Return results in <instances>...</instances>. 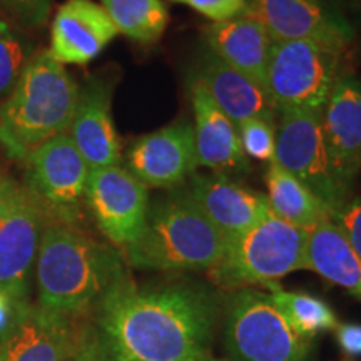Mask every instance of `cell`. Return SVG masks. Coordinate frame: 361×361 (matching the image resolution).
I'll list each match as a JSON object with an SVG mask.
<instances>
[{
	"instance_id": "17",
	"label": "cell",
	"mask_w": 361,
	"mask_h": 361,
	"mask_svg": "<svg viewBox=\"0 0 361 361\" xmlns=\"http://www.w3.org/2000/svg\"><path fill=\"white\" fill-rule=\"evenodd\" d=\"M89 169L119 166L121 139L112 117V84L96 78L79 87L78 106L67 129Z\"/></svg>"
},
{
	"instance_id": "11",
	"label": "cell",
	"mask_w": 361,
	"mask_h": 361,
	"mask_svg": "<svg viewBox=\"0 0 361 361\" xmlns=\"http://www.w3.org/2000/svg\"><path fill=\"white\" fill-rule=\"evenodd\" d=\"M245 12L273 40H314L343 52L355 35L338 0H247Z\"/></svg>"
},
{
	"instance_id": "26",
	"label": "cell",
	"mask_w": 361,
	"mask_h": 361,
	"mask_svg": "<svg viewBox=\"0 0 361 361\" xmlns=\"http://www.w3.org/2000/svg\"><path fill=\"white\" fill-rule=\"evenodd\" d=\"M32 56V42L0 16V109L11 97Z\"/></svg>"
},
{
	"instance_id": "19",
	"label": "cell",
	"mask_w": 361,
	"mask_h": 361,
	"mask_svg": "<svg viewBox=\"0 0 361 361\" xmlns=\"http://www.w3.org/2000/svg\"><path fill=\"white\" fill-rule=\"evenodd\" d=\"M102 6L92 0H67L57 8L51 27V56L62 66H85L117 37Z\"/></svg>"
},
{
	"instance_id": "1",
	"label": "cell",
	"mask_w": 361,
	"mask_h": 361,
	"mask_svg": "<svg viewBox=\"0 0 361 361\" xmlns=\"http://www.w3.org/2000/svg\"><path fill=\"white\" fill-rule=\"evenodd\" d=\"M97 319L107 361H200L209 355L216 301L192 284L137 288L128 276Z\"/></svg>"
},
{
	"instance_id": "27",
	"label": "cell",
	"mask_w": 361,
	"mask_h": 361,
	"mask_svg": "<svg viewBox=\"0 0 361 361\" xmlns=\"http://www.w3.org/2000/svg\"><path fill=\"white\" fill-rule=\"evenodd\" d=\"M239 144L247 159L269 162L276 154V123L264 119H247L236 124Z\"/></svg>"
},
{
	"instance_id": "9",
	"label": "cell",
	"mask_w": 361,
	"mask_h": 361,
	"mask_svg": "<svg viewBox=\"0 0 361 361\" xmlns=\"http://www.w3.org/2000/svg\"><path fill=\"white\" fill-rule=\"evenodd\" d=\"M27 166V189L51 221L75 224L85 201L89 166L64 133L35 149Z\"/></svg>"
},
{
	"instance_id": "14",
	"label": "cell",
	"mask_w": 361,
	"mask_h": 361,
	"mask_svg": "<svg viewBox=\"0 0 361 361\" xmlns=\"http://www.w3.org/2000/svg\"><path fill=\"white\" fill-rule=\"evenodd\" d=\"M79 318L54 313L27 301L16 303L2 333V361H64L80 350Z\"/></svg>"
},
{
	"instance_id": "35",
	"label": "cell",
	"mask_w": 361,
	"mask_h": 361,
	"mask_svg": "<svg viewBox=\"0 0 361 361\" xmlns=\"http://www.w3.org/2000/svg\"><path fill=\"white\" fill-rule=\"evenodd\" d=\"M200 361H228V360H219V358H214V356H211V353H209V355H206L204 358H201Z\"/></svg>"
},
{
	"instance_id": "21",
	"label": "cell",
	"mask_w": 361,
	"mask_h": 361,
	"mask_svg": "<svg viewBox=\"0 0 361 361\" xmlns=\"http://www.w3.org/2000/svg\"><path fill=\"white\" fill-rule=\"evenodd\" d=\"M201 37L204 47L219 61L266 85L274 40L255 17L245 12L228 20L209 22L202 27Z\"/></svg>"
},
{
	"instance_id": "31",
	"label": "cell",
	"mask_w": 361,
	"mask_h": 361,
	"mask_svg": "<svg viewBox=\"0 0 361 361\" xmlns=\"http://www.w3.org/2000/svg\"><path fill=\"white\" fill-rule=\"evenodd\" d=\"M336 340L340 348L351 358L361 356V324L343 323L336 326Z\"/></svg>"
},
{
	"instance_id": "8",
	"label": "cell",
	"mask_w": 361,
	"mask_h": 361,
	"mask_svg": "<svg viewBox=\"0 0 361 361\" xmlns=\"http://www.w3.org/2000/svg\"><path fill=\"white\" fill-rule=\"evenodd\" d=\"M274 162L301 180L331 213L350 200L351 191L340 183L329 161L322 112H279Z\"/></svg>"
},
{
	"instance_id": "20",
	"label": "cell",
	"mask_w": 361,
	"mask_h": 361,
	"mask_svg": "<svg viewBox=\"0 0 361 361\" xmlns=\"http://www.w3.org/2000/svg\"><path fill=\"white\" fill-rule=\"evenodd\" d=\"M189 97L200 168L211 169L228 178L246 174L251 166L239 144L236 124L216 106L206 89L194 79L189 84Z\"/></svg>"
},
{
	"instance_id": "3",
	"label": "cell",
	"mask_w": 361,
	"mask_h": 361,
	"mask_svg": "<svg viewBox=\"0 0 361 361\" xmlns=\"http://www.w3.org/2000/svg\"><path fill=\"white\" fill-rule=\"evenodd\" d=\"M79 85L49 51L35 52L0 109V147L25 162L35 149L69 129Z\"/></svg>"
},
{
	"instance_id": "4",
	"label": "cell",
	"mask_w": 361,
	"mask_h": 361,
	"mask_svg": "<svg viewBox=\"0 0 361 361\" xmlns=\"http://www.w3.org/2000/svg\"><path fill=\"white\" fill-rule=\"evenodd\" d=\"M226 245L228 239L196 202L183 189H174L149 207L141 236L124 255L139 269L209 271L223 256Z\"/></svg>"
},
{
	"instance_id": "28",
	"label": "cell",
	"mask_w": 361,
	"mask_h": 361,
	"mask_svg": "<svg viewBox=\"0 0 361 361\" xmlns=\"http://www.w3.org/2000/svg\"><path fill=\"white\" fill-rule=\"evenodd\" d=\"M0 7L17 25L39 29L51 16L52 0H0Z\"/></svg>"
},
{
	"instance_id": "23",
	"label": "cell",
	"mask_w": 361,
	"mask_h": 361,
	"mask_svg": "<svg viewBox=\"0 0 361 361\" xmlns=\"http://www.w3.org/2000/svg\"><path fill=\"white\" fill-rule=\"evenodd\" d=\"M264 184L271 214L276 218L306 231L331 218V209L278 162L271 161L268 164Z\"/></svg>"
},
{
	"instance_id": "18",
	"label": "cell",
	"mask_w": 361,
	"mask_h": 361,
	"mask_svg": "<svg viewBox=\"0 0 361 361\" xmlns=\"http://www.w3.org/2000/svg\"><path fill=\"white\" fill-rule=\"evenodd\" d=\"M191 79L197 80L206 89L216 106L234 124L247 119L276 123L279 117V109L264 84L224 64L206 47H202L194 62Z\"/></svg>"
},
{
	"instance_id": "33",
	"label": "cell",
	"mask_w": 361,
	"mask_h": 361,
	"mask_svg": "<svg viewBox=\"0 0 361 361\" xmlns=\"http://www.w3.org/2000/svg\"><path fill=\"white\" fill-rule=\"evenodd\" d=\"M13 310H16V303L7 298L6 295L0 293V335L6 331L8 324H11L13 318Z\"/></svg>"
},
{
	"instance_id": "25",
	"label": "cell",
	"mask_w": 361,
	"mask_h": 361,
	"mask_svg": "<svg viewBox=\"0 0 361 361\" xmlns=\"http://www.w3.org/2000/svg\"><path fill=\"white\" fill-rule=\"evenodd\" d=\"M276 308L300 336L311 340L323 331L336 329L338 319L333 310L319 298L301 291L283 290L279 284L268 288Z\"/></svg>"
},
{
	"instance_id": "16",
	"label": "cell",
	"mask_w": 361,
	"mask_h": 361,
	"mask_svg": "<svg viewBox=\"0 0 361 361\" xmlns=\"http://www.w3.org/2000/svg\"><path fill=\"white\" fill-rule=\"evenodd\" d=\"M183 191L228 241L271 214L264 194L252 191L223 174L194 173Z\"/></svg>"
},
{
	"instance_id": "13",
	"label": "cell",
	"mask_w": 361,
	"mask_h": 361,
	"mask_svg": "<svg viewBox=\"0 0 361 361\" xmlns=\"http://www.w3.org/2000/svg\"><path fill=\"white\" fill-rule=\"evenodd\" d=\"M126 169L146 188L176 189L200 169L192 123L174 121L144 134L126 152Z\"/></svg>"
},
{
	"instance_id": "34",
	"label": "cell",
	"mask_w": 361,
	"mask_h": 361,
	"mask_svg": "<svg viewBox=\"0 0 361 361\" xmlns=\"http://www.w3.org/2000/svg\"><path fill=\"white\" fill-rule=\"evenodd\" d=\"M343 11L350 12L351 16L360 17L361 19V0H338Z\"/></svg>"
},
{
	"instance_id": "24",
	"label": "cell",
	"mask_w": 361,
	"mask_h": 361,
	"mask_svg": "<svg viewBox=\"0 0 361 361\" xmlns=\"http://www.w3.org/2000/svg\"><path fill=\"white\" fill-rule=\"evenodd\" d=\"M117 32L139 44H154L169 24L164 0H101Z\"/></svg>"
},
{
	"instance_id": "6",
	"label": "cell",
	"mask_w": 361,
	"mask_h": 361,
	"mask_svg": "<svg viewBox=\"0 0 361 361\" xmlns=\"http://www.w3.org/2000/svg\"><path fill=\"white\" fill-rule=\"evenodd\" d=\"M340 56L314 40H274L266 89L279 112H322L340 75Z\"/></svg>"
},
{
	"instance_id": "29",
	"label": "cell",
	"mask_w": 361,
	"mask_h": 361,
	"mask_svg": "<svg viewBox=\"0 0 361 361\" xmlns=\"http://www.w3.org/2000/svg\"><path fill=\"white\" fill-rule=\"evenodd\" d=\"M331 219L361 258V196L350 197L331 213Z\"/></svg>"
},
{
	"instance_id": "10",
	"label": "cell",
	"mask_w": 361,
	"mask_h": 361,
	"mask_svg": "<svg viewBox=\"0 0 361 361\" xmlns=\"http://www.w3.org/2000/svg\"><path fill=\"white\" fill-rule=\"evenodd\" d=\"M85 202L112 246L128 250L141 236L149 211V188L123 166L90 171Z\"/></svg>"
},
{
	"instance_id": "15",
	"label": "cell",
	"mask_w": 361,
	"mask_h": 361,
	"mask_svg": "<svg viewBox=\"0 0 361 361\" xmlns=\"http://www.w3.org/2000/svg\"><path fill=\"white\" fill-rule=\"evenodd\" d=\"M322 129L333 171L351 191L361 173V82L353 74L338 75L322 111Z\"/></svg>"
},
{
	"instance_id": "7",
	"label": "cell",
	"mask_w": 361,
	"mask_h": 361,
	"mask_svg": "<svg viewBox=\"0 0 361 361\" xmlns=\"http://www.w3.org/2000/svg\"><path fill=\"white\" fill-rule=\"evenodd\" d=\"M231 361H305L310 340L290 326L269 293L236 291L224 329Z\"/></svg>"
},
{
	"instance_id": "22",
	"label": "cell",
	"mask_w": 361,
	"mask_h": 361,
	"mask_svg": "<svg viewBox=\"0 0 361 361\" xmlns=\"http://www.w3.org/2000/svg\"><path fill=\"white\" fill-rule=\"evenodd\" d=\"M305 269L314 271L361 300V258L331 218L306 233Z\"/></svg>"
},
{
	"instance_id": "37",
	"label": "cell",
	"mask_w": 361,
	"mask_h": 361,
	"mask_svg": "<svg viewBox=\"0 0 361 361\" xmlns=\"http://www.w3.org/2000/svg\"><path fill=\"white\" fill-rule=\"evenodd\" d=\"M0 16H2V13H0Z\"/></svg>"
},
{
	"instance_id": "5",
	"label": "cell",
	"mask_w": 361,
	"mask_h": 361,
	"mask_svg": "<svg viewBox=\"0 0 361 361\" xmlns=\"http://www.w3.org/2000/svg\"><path fill=\"white\" fill-rule=\"evenodd\" d=\"M306 229L274 214L228 241L207 276L224 291L271 288L288 274L305 269Z\"/></svg>"
},
{
	"instance_id": "36",
	"label": "cell",
	"mask_w": 361,
	"mask_h": 361,
	"mask_svg": "<svg viewBox=\"0 0 361 361\" xmlns=\"http://www.w3.org/2000/svg\"><path fill=\"white\" fill-rule=\"evenodd\" d=\"M0 361H2V350H0Z\"/></svg>"
},
{
	"instance_id": "32",
	"label": "cell",
	"mask_w": 361,
	"mask_h": 361,
	"mask_svg": "<svg viewBox=\"0 0 361 361\" xmlns=\"http://www.w3.org/2000/svg\"><path fill=\"white\" fill-rule=\"evenodd\" d=\"M20 191L22 186H19L16 180L0 171V219H2L4 216L11 211V207L16 204Z\"/></svg>"
},
{
	"instance_id": "2",
	"label": "cell",
	"mask_w": 361,
	"mask_h": 361,
	"mask_svg": "<svg viewBox=\"0 0 361 361\" xmlns=\"http://www.w3.org/2000/svg\"><path fill=\"white\" fill-rule=\"evenodd\" d=\"M126 278L124 259L116 247L87 236L75 224L49 219L35 263L39 306L80 318L97 311Z\"/></svg>"
},
{
	"instance_id": "30",
	"label": "cell",
	"mask_w": 361,
	"mask_h": 361,
	"mask_svg": "<svg viewBox=\"0 0 361 361\" xmlns=\"http://www.w3.org/2000/svg\"><path fill=\"white\" fill-rule=\"evenodd\" d=\"M169 2L191 7L211 22L233 19L245 13L247 7V0H169Z\"/></svg>"
},
{
	"instance_id": "12",
	"label": "cell",
	"mask_w": 361,
	"mask_h": 361,
	"mask_svg": "<svg viewBox=\"0 0 361 361\" xmlns=\"http://www.w3.org/2000/svg\"><path fill=\"white\" fill-rule=\"evenodd\" d=\"M47 223V213L27 188L0 219V293L13 303H24L29 296Z\"/></svg>"
}]
</instances>
